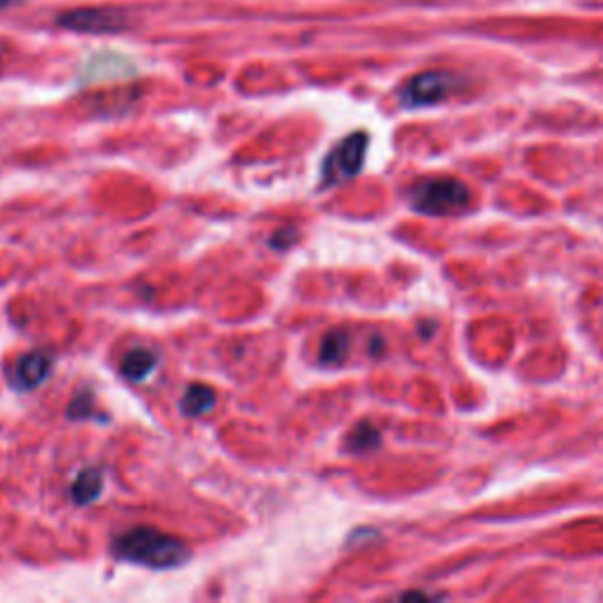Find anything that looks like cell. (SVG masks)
Masks as SVG:
<instances>
[{
    "label": "cell",
    "instance_id": "14",
    "mask_svg": "<svg viewBox=\"0 0 603 603\" xmlns=\"http://www.w3.org/2000/svg\"><path fill=\"white\" fill-rule=\"evenodd\" d=\"M10 3H12V0H0V10H3V8H8Z\"/></svg>",
    "mask_w": 603,
    "mask_h": 603
},
{
    "label": "cell",
    "instance_id": "10",
    "mask_svg": "<svg viewBox=\"0 0 603 603\" xmlns=\"http://www.w3.org/2000/svg\"><path fill=\"white\" fill-rule=\"evenodd\" d=\"M104 488V476L99 469H85L81 472V476L74 481V486H71V498L78 505H88V502L97 500L99 495H102Z\"/></svg>",
    "mask_w": 603,
    "mask_h": 603
},
{
    "label": "cell",
    "instance_id": "1",
    "mask_svg": "<svg viewBox=\"0 0 603 603\" xmlns=\"http://www.w3.org/2000/svg\"><path fill=\"white\" fill-rule=\"evenodd\" d=\"M118 559L142 563L147 568H177L189 559V547L182 540L154 528H132L114 540Z\"/></svg>",
    "mask_w": 603,
    "mask_h": 603
},
{
    "label": "cell",
    "instance_id": "13",
    "mask_svg": "<svg viewBox=\"0 0 603 603\" xmlns=\"http://www.w3.org/2000/svg\"><path fill=\"white\" fill-rule=\"evenodd\" d=\"M295 238H297V234L293 229L278 231V234L271 236V248H288V245H293Z\"/></svg>",
    "mask_w": 603,
    "mask_h": 603
},
{
    "label": "cell",
    "instance_id": "2",
    "mask_svg": "<svg viewBox=\"0 0 603 603\" xmlns=\"http://www.w3.org/2000/svg\"><path fill=\"white\" fill-rule=\"evenodd\" d=\"M472 203V191L455 177H427L410 189V205L422 215H460Z\"/></svg>",
    "mask_w": 603,
    "mask_h": 603
},
{
    "label": "cell",
    "instance_id": "8",
    "mask_svg": "<svg viewBox=\"0 0 603 603\" xmlns=\"http://www.w3.org/2000/svg\"><path fill=\"white\" fill-rule=\"evenodd\" d=\"M158 366V356L151 349H132L123 356L121 361V373L128 377L130 382H142L154 373Z\"/></svg>",
    "mask_w": 603,
    "mask_h": 603
},
{
    "label": "cell",
    "instance_id": "5",
    "mask_svg": "<svg viewBox=\"0 0 603 603\" xmlns=\"http://www.w3.org/2000/svg\"><path fill=\"white\" fill-rule=\"evenodd\" d=\"M57 24L76 33H121L128 29L130 19L116 8H78L59 15Z\"/></svg>",
    "mask_w": 603,
    "mask_h": 603
},
{
    "label": "cell",
    "instance_id": "3",
    "mask_svg": "<svg viewBox=\"0 0 603 603\" xmlns=\"http://www.w3.org/2000/svg\"><path fill=\"white\" fill-rule=\"evenodd\" d=\"M368 142L370 137L366 132H354V135L344 137L323 163V187H333V184L347 182L359 175L366 163Z\"/></svg>",
    "mask_w": 603,
    "mask_h": 603
},
{
    "label": "cell",
    "instance_id": "9",
    "mask_svg": "<svg viewBox=\"0 0 603 603\" xmlns=\"http://www.w3.org/2000/svg\"><path fill=\"white\" fill-rule=\"evenodd\" d=\"M215 403H217V396L210 387H205V384H191V387L182 396L180 408L184 415L198 417V415L210 413V410L215 408Z\"/></svg>",
    "mask_w": 603,
    "mask_h": 603
},
{
    "label": "cell",
    "instance_id": "4",
    "mask_svg": "<svg viewBox=\"0 0 603 603\" xmlns=\"http://www.w3.org/2000/svg\"><path fill=\"white\" fill-rule=\"evenodd\" d=\"M457 88V78L446 71H427V74H417L415 78L403 85L401 104L408 109H420V106L439 104L450 97Z\"/></svg>",
    "mask_w": 603,
    "mask_h": 603
},
{
    "label": "cell",
    "instance_id": "6",
    "mask_svg": "<svg viewBox=\"0 0 603 603\" xmlns=\"http://www.w3.org/2000/svg\"><path fill=\"white\" fill-rule=\"evenodd\" d=\"M52 368H55V356L45 349H33L17 361L15 373H12V382H15L19 389H36L48 380Z\"/></svg>",
    "mask_w": 603,
    "mask_h": 603
},
{
    "label": "cell",
    "instance_id": "12",
    "mask_svg": "<svg viewBox=\"0 0 603 603\" xmlns=\"http://www.w3.org/2000/svg\"><path fill=\"white\" fill-rule=\"evenodd\" d=\"M349 349V335L344 330H330L321 342V361L323 363H337L347 356Z\"/></svg>",
    "mask_w": 603,
    "mask_h": 603
},
{
    "label": "cell",
    "instance_id": "7",
    "mask_svg": "<svg viewBox=\"0 0 603 603\" xmlns=\"http://www.w3.org/2000/svg\"><path fill=\"white\" fill-rule=\"evenodd\" d=\"M135 74V64L130 62L125 55H116V52H102L95 59H90L83 69V81L99 83L111 81V78H125Z\"/></svg>",
    "mask_w": 603,
    "mask_h": 603
},
{
    "label": "cell",
    "instance_id": "11",
    "mask_svg": "<svg viewBox=\"0 0 603 603\" xmlns=\"http://www.w3.org/2000/svg\"><path fill=\"white\" fill-rule=\"evenodd\" d=\"M347 446L354 453H368V450H375L380 446V432L370 422H361L359 427L351 429Z\"/></svg>",
    "mask_w": 603,
    "mask_h": 603
}]
</instances>
